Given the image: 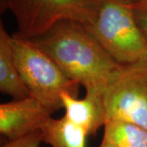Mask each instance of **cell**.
Returning a JSON list of instances; mask_svg holds the SVG:
<instances>
[{
    "mask_svg": "<svg viewBox=\"0 0 147 147\" xmlns=\"http://www.w3.org/2000/svg\"><path fill=\"white\" fill-rule=\"evenodd\" d=\"M69 79L86 92L103 94L123 69L81 23L62 21L41 36L33 38Z\"/></svg>",
    "mask_w": 147,
    "mask_h": 147,
    "instance_id": "obj_1",
    "label": "cell"
},
{
    "mask_svg": "<svg viewBox=\"0 0 147 147\" xmlns=\"http://www.w3.org/2000/svg\"><path fill=\"white\" fill-rule=\"evenodd\" d=\"M84 27L122 65L147 61V44L126 0H99L94 17Z\"/></svg>",
    "mask_w": 147,
    "mask_h": 147,
    "instance_id": "obj_2",
    "label": "cell"
},
{
    "mask_svg": "<svg viewBox=\"0 0 147 147\" xmlns=\"http://www.w3.org/2000/svg\"><path fill=\"white\" fill-rule=\"evenodd\" d=\"M11 43L16 67L30 96L52 114L63 108L62 92L77 97L79 84L69 79L33 39L14 33Z\"/></svg>",
    "mask_w": 147,
    "mask_h": 147,
    "instance_id": "obj_3",
    "label": "cell"
},
{
    "mask_svg": "<svg viewBox=\"0 0 147 147\" xmlns=\"http://www.w3.org/2000/svg\"><path fill=\"white\" fill-rule=\"evenodd\" d=\"M99 0H1V7L13 15L17 33L33 39L57 23L74 21L87 25L94 17Z\"/></svg>",
    "mask_w": 147,
    "mask_h": 147,
    "instance_id": "obj_4",
    "label": "cell"
},
{
    "mask_svg": "<svg viewBox=\"0 0 147 147\" xmlns=\"http://www.w3.org/2000/svg\"><path fill=\"white\" fill-rule=\"evenodd\" d=\"M105 119L147 129V61L123 65L103 92Z\"/></svg>",
    "mask_w": 147,
    "mask_h": 147,
    "instance_id": "obj_5",
    "label": "cell"
},
{
    "mask_svg": "<svg viewBox=\"0 0 147 147\" xmlns=\"http://www.w3.org/2000/svg\"><path fill=\"white\" fill-rule=\"evenodd\" d=\"M52 113L35 98L14 100L0 105V132L8 141L40 130Z\"/></svg>",
    "mask_w": 147,
    "mask_h": 147,
    "instance_id": "obj_6",
    "label": "cell"
},
{
    "mask_svg": "<svg viewBox=\"0 0 147 147\" xmlns=\"http://www.w3.org/2000/svg\"><path fill=\"white\" fill-rule=\"evenodd\" d=\"M61 96L65 111L64 116L82 127L88 136L94 135L104 127L106 119L103 94L87 91L82 99H78L68 92H62Z\"/></svg>",
    "mask_w": 147,
    "mask_h": 147,
    "instance_id": "obj_7",
    "label": "cell"
},
{
    "mask_svg": "<svg viewBox=\"0 0 147 147\" xmlns=\"http://www.w3.org/2000/svg\"><path fill=\"white\" fill-rule=\"evenodd\" d=\"M0 91L15 100L31 96L21 79L13 57L11 35L0 23Z\"/></svg>",
    "mask_w": 147,
    "mask_h": 147,
    "instance_id": "obj_8",
    "label": "cell"
},
{
    "mask_svg": "<svg viewBox=\"0 0 147 147\" xmlns=\"http://www.w3.org/2000/svg\"><path fill=\"white\" fill-rule=\"evenodd\" d=\"M42 142L52 147H85L88 136L82 127L63 116L50 118L40 129Z\"/></svg>",
    "mask_w": 147,
    "mask_h": 147,
    "instance_id": "obj_9",
    "label": "cell"
},
{
    "mask_svg": "<svg viewBox=\"0 0 147 147\" xmlns=\"http://www.w3.org/2000/svg\"><path fill=\"white\" fill-rule=\"evenodd\" d=\"M102 140L117 147H147V129L128 122L108 120Z\"/></svg>",
    "mask_w": 147,
    "mask_h": 147,
    "instance_id": "obj_10",
    "label": "cell"
},
{
    "mask_svg": "<svg viewBox=\"0 0 147 147\" xmlns=\"http://www.w3.org/2000/svg\"><path fill=\"white\" fill-rule=\"evenodd\" d=\"M41 142V131L38 130L16 140L7 141L1 147H39Z\"/></svg>",
    "mask_w": 147,
    "mask_h": 147,
    "instance_id": "obj_11",
    "label": "cell"
},
{
    "mask_svg": "<svg viewBox=\"0 0 147 147\" xmlns=\"http://www.w3.org/2000/svg\"><path fill=\"white\" fill-rule=\"evenodd\" d=\"M132 9L137 24L147 44V0L132 3Z\"/></svg>",
    "mask_w": 147,
    "mask_h": 147,
    "instance_id": "obj_12",
    "label": "cell"
},
{
    "mask_svg": "<svg viewBox=\"0 0 147 147\" xmlns=\"http://www.w3.org/2000/svg\"><path fill=\"white\" fill-rule=\"evenodd\" d=\"M99 147H117L115 146H114V145H112V144H110L109 142H105V141H103L102 140V142L100 143V146Z\"/></svg>",
    "mask_w": 147,
    "mask_h": 147,
    "instance_id": "obj_13",
    "label": "cell"
},
{
    "mask_svg": "<svg viewBox=\"0 0 147 147\" xmlns=\"http://www.w3.org/2000/svg\"><path fill=\"white\" fill-rule=\"evenodd\" d=\"M126 1H128V2H130V3H137V2H140V1H142V0H126Z\"/></svg>",
    "mask_w": 147,
    "mask_h": 147,
    "instance_id": "obj_14",
    "label": "cell"
}]
</instances>
